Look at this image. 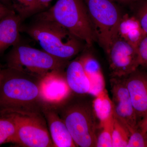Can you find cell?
<instances>
[{
  "label": "cell",
  "instance_id": "cell-1",
  "mask_svg": "<svg viewBox=\"0 0 147 147\" xmlns=\"http://www.w3.org/2000/svg\"><path fill=\"white\" fill-rule=\"evenodd\" d=\"M41 79L22 70L5 69L0 84V111L42 112L44 103L40 94Z\"/></svg>",
  "mask_w": 147,
  "mask_h": 147
},
{
  "label": "cell",
  "instance_id": "cell-2",
  "mask_svg": "<svg viewBox=\"0 0 147 147\" xmlns=\"http://www.w3.org/2000/svg\"><path fill=\"white\" fill-rule=\"evenodd\" d=\"M22 30L35 40L42 50L62 60L69 62L87 47L67 29L50 20L36 18L32 24L21 28Z\"/></svg>",
  "mask_w": 147,
  "mask_h": 147
},
{
  "label": "cell",
  "instance_id": "cell-3",
  "mask_svg": "<svg viewBox=\"0 0 147 147\" xmlns=\"http://www.w3.org/2000/svg\"><path fill=\"white\" fill-rule=\"evenodd\" d=\"M71 96L60 104L51 105L64 122L77 147H96L99 123L92 105Z\"/></svg>",
  "mask_w": 147,
  "mask_h": 147
},
{
  "label": "cell",
  "instance_id": "cell-4",
  "mask_svg": "<svg viewBox=\"0 0 147 147\" xmlns=\"http://www.w3.org/2000/svg\"><path fill=\"white\" fill-rule=\"evenodd\" d=\"M36 18L55 21L84 42L87 47L97 41L94 28L84 0H57Z\"/></svg>",
  "mask_w": 147,
  "mask_h": 147
},
{
  "label": "cell",
  "instance_id": "cell-5",
  "mask_svg": "<svg viewBox=\"0 0 147 147\" xmlns=\"http://www.w3.org/2000/svg\"><path fill=\"white\" fill-rule=\"evenodd\" d=\"M0 114L16 126L13 143L25 147H54L42 112L8 110H1Z\"/></svg>",
  "mask_w": 147,
  "mask_h": 147
},
{
  "label": "cell",
  "instance_id": "cell-6",
  "mask_svg": "<svg viewBox=\"0 0 147 147\" xmlns=\"http://www.w3.org/2000/svg\"><path fill=\"white\" fill-rule=\"evenodd\" d=\"M69 62L20 42L12 47L7 58V67L22 70L42 78L54 71H65Z\"/></svg>",
  "mask_w": 147,
  "mask_h": 147
},
{
  "label": "cell",
  "instance_id": "cell-7",
  "mask_svg": "<svg viewBox=\"0 0 147 147\" xmlns=\"http://www.w3.org/2000/svg\"><path fill=\"white\" fill-rule=\"evenodd\" d=\"M97 41L106 54L118 38L122 15L113 0H84Z\"/></svg>",
  "mask_w": 147,
  "mask_h": 147
},
{
  "label": "cell",
  "instance_id": "cell-8",
  "mask_svg": "<svg viewBox=\"0 0 147 147\" xmlns=\"http://www.w3.org/2000/svg\"><path fill=\"white\" fill-rule=\"evenodd\" d=\"M107 55L111 78L126 77L140 66L138 48L119 38Z\"/></svg>",
  "mask_w": 147,
  "mask_h": 147
},
{
  "label": "cell",
  "instance_id": "cell-9",
  "mask_svg": "<svg viewBox=\"0 0 147 147\" xmlns=\"http://www.w3.org/2000/svg\"><path fill=\"white\" fill-rule=\"evenodd\" d=\"M113 115L131 134L138 128V120L128 90L125 77L111 78Z\"/></svg>",
  "mask_w": 147,
  "mask_h": 147
},
{
  "label": "cell",
  "instance_id": "cell-10",
  "mask_svg": "<svg viewBox=\"0 0 147 147\" xmlns=\"http://www.w3.org/2000/svg\"><path fill=\"white\" fill-rule=\"evenodd\" d=\"M40 94L44 104L57 105L71 95L65 77V71H54L41 78Z\"/></svg>",
  "mask_w": 147,
  "mask_h": 147
},
{
  "label": "cell",
  "instance_id": "cell-11",
  "mask_svg": "<svg viewBox=\"0 0 147 147\" xmlns=\"http://www.w3.org/2000/svg\"><path fill=\"white\" fill-rule=\"evenodd\" d=\"M125 79L139 123L147 113V69L138 68Z\"/></svg>",
  "mask_w": 147,
  "mask_h": 147
},
{
  "label": "cell",
  "instance_id": "cell-12",
  "mask_svg": "<svg viewBox=\"0 0 147 147\" xmlns=\"http://www.w3.org/2000/svg\"><path fill=\"white\" fill-rule=\"evenodd\" d=\"M42 112L47 122L54 147H77L67 127L55 108L52 105L44 104Z\"/></svg>",
  "mask_w": 147,
  "mask_h": 147
},
{
  "label": "cell",
  "instance_id": "cell-13",
  "mask_svg": "<svg viewBox=\"0 0 147 147\" xmlns=\"http://www.w3.org/2000/svg\"><path fill=\"white\" fill-rule=\"evenodd\" d=\"M23 20L13 11L0 21V53L20 42Z\"/></svg>",
  "mask_w": 147,
  "mask_h": 147
},
{
  "label": "cell",
  "instance_id": "cell-14",
  "mask_svg": "<svg viewBox=\"0 0 147 147\" xmlns=\"http://www.w3.org/2000/svg\"><path fill=\"white\" fill-rule=\"evenodd\" d=\"M65 77L69 87L74 93L81 95L90 94V82L79 58L69 62Z\"/></svg>",
  "mask_w": 147,
  "mask_h": 147
},
{
  "label": "cell",
  "instance_id": "cell-15",
  "mask_svg": "<svg viewBox=\"0 0 147 147\" xmlns=\"http://www.w3.org/2000/svg\"><path fill=\"white\" fill-rule=\"evenodd\" d=\"M79 58L90 82V94L95 97L105 89V81L100 63L89 52H84Z\"/></svg>",
  "mask_w": 147,
  "mask_h": 147
},
{
  "label": "cell",
  "instance_id": "cell-16",
  "mask_svg": "<svg viewBox=\"0 0 147 147\" xmlns=\"http://www.w3.org/2000/svg\"><path fill=\"white\" fill-rule=\"evenodd\" d=\"M147 35L135 16L122 15L119 24L118 38L138 48L142 40Z\"/></svg>",
  "mask_w": 147,
  "mask_h": 147
},
{
  "label": "cell",
  "instance_id": "cell-17",
  "mask_svg": "<svg viewBox=\"0 0 147 147\" xmlns=\"http://www.w3.org/2000/svg\"><path fill=\"white\" fill-rule=\"evenodd\" d=\"M92 105L99 123L113 116V102L105 89L95 96Z\"/></svg>",
  "mask_w": 147,
  "mask_h": 147
},
{
  "label": "cell",
  "instance_id": "cell-18",
  "mask_svg": "<svg viewBox=\"0 0 147 147\" xmlns=\"http://www.w3.org/2000/svg\"><path fill=\"white\" fill-rule=\"evenodd\" d=\"M12 8L23 20L42 10L38 0H11Z\"/></svg>",
  "mask_w": 147,
  "mask_h": 147
},
{
  "label": "cell",
  "instance_id": "cell-19",
  "mask_svg": "<svg viewBox=\"0 0 147 147\" xmlns=\"http://www.w3.org/2000/svg\"><path fill=\"white\" fill-rule=\"evenodd\" d=\"M130 134L128 129L114 116L113 147H127Z\"/></svg>",
  "mask_w": 147,
  "mask_h": 147
},
{
  "label": "cell",
  "instance_id": "cell-20",
  "mask_svg": "<svg viewBox=\"0 0 147 147\" xmlns=\"http://www.w3.org/2000/svg\"><path fill=\"white\" fill-rule=\"evenodd\" d=\"M114 115L105 121L99 123L100 132L98 133L96 147H113V134Z\"/></svg>",
  "mask_w": 147,
  "mask_h": 147
},
{
  "label": "cell",
  "instance_id": "cell-21",
  "mask_svg": "<svg viewBox=\"0 0 147 147\" xmlns=\"http://www.w3.org/2000/svg\"><path fill=\"white\" fill-rule=\"evenodd\" d=\"M16 133V126L12 121L5 117L0 118V145L13 143Z\"/></svg>",
  "mask_w": 147,
  "mask_h": 147
},
{
  "label": "cell",
  "instance_id": "cell-22",
  "mask_svg": "<svg viewBox=\"0 0 147 147\" xmlns=\"http://www.w3.org/2000/svg\"><path fill=\"white\" fill-rule=\"evenodd\" d=\"M127 147H147V132L138 127L130 134Z\"/></svg>",
  "mask_w": 147,
  "mask_h": 147
},
{
  "label": "cell",
  "instance_id": "cell-23",
  "mask_svg": "<svg viewBox=\"0 0 147 147\" xmlns=\"http://www.w3.org/2000/svg\"><path fill=\"white\" fill-rule=\"evenodd\" d=\"M137 2L139 5L135 16L147 35V0H139Z\"/></svg>",
  "mask_w": 147,
  "mask_h": 147
},
{
  "label": "cell",
  "instance_id": "cell-24",
  "mask_svg": "<svg viewBox=\"0 0 147 147\" xmlns=\"http://www.w3.org/2000/svg\"><path fill=\"white\" fill-rule=\"evenodd\" d=\"M140 60V66L147 69V35L138 47Z\"/></svg>",
  "mask_w": 147,
  "mask_h": 147
},
{
  "label": "cell",
  "instance_id": "cell-25",
  "mask_svg": "<svg viewBox=\"0 0 147 147\" xmlns=\"http://www.w3.org/2000/svg\"><path fill=\"white\" fill-rule=\"evenodd\" d=\"M13 11L14 10L12 8L0 1V21Z\"/></svg>",
  "mask_w": 147,
  "mask_h": 147
},
{
  "label": "cell",
  "instance_id": "cell-26",
  "mask_svg": "<svg viewBox=\"0 0 147 147\" xmlns=\"http://www.w3.org/2000/svg\"><path fill=\"white\" fill-rule=\"evenodd\" d=\"M138 128L147 132V113L138 124Z\"/></svg>",
  "mask_w": 147,
  "mask_h": 147
},
{
  "label": "cell",
  "instance_id": "cell-27",
  "mask_svg": "<svg viewBox=\"0 0 147 147\" xmlns=\"http://www.w3.org/2000/svg\"><path fill=\"white\" fill-rule=\"evenodd\" d=\"M38 1L42 9H43L48 6L50 3L53 0H38Z\"/></svg>",
  "mask_w": 147,
  "mask_h": 147
},
{
  "label": "cell",
  "instance_id": "cell-28",
  "mask_svg": "<svg viewBox=\"0 0 147 147\" xmlns=\"http://www.w3.org/2000/svg\"><path fill=\"white\" fill-rule=\"evenodd\" d=\"M114 1L119 2L125 3H135L138 1L139 0H113Z\"/></svg>",
  "mask_w": 147,
  "mask_h": 147
},
{
  "label": "cell",
  "instance_id": "cell-29",
  "mask_svg": "<svg viewBox=\"0 0 147 147\" xmlns=\"http://www.w3.org/2000/svg\"><path fill=\"white\" fill-rule=\"evenodd\" d=\"M0 1L4 4L6 5L9 7H10V6L11 7V8H12V2H11V0H0Z\"/></svg>",
  "mask_w": 147,
  "mask_h": 147
},
{
  "label": "cell",
  "instance_id": "cell-30",
  "mask_svg": "<svg viewBox=\"0 0 147 147\" xmlns=\"http://www.w3.org/2000/svg\"><path fill=\"white\" fill-rule=\"evenodd\" d=\"M5 72V69H0V84L1 83Z\"/></svg>",
  "mask_w": 147,
  "mask_h": 147
},
{
  "label": "cell",
  "instance_id": "cell-31",
  "mask_svg": "<svg viewBox=\"0 0 147 147\" xmlns=\"http://www.w3.org/2000/svg\"><path fill=\"white\" fill-rule=\"evenodd\" d=\"M1 69V66H0V69Z\"/></svg>",
  "mask_w": 147,
  "mask_h": 147
}]
</instances>
